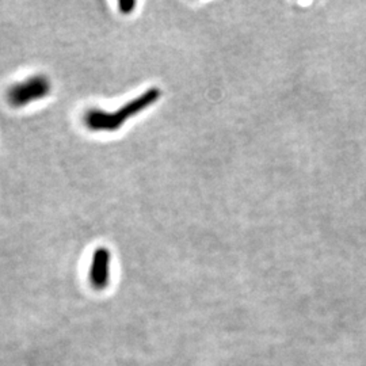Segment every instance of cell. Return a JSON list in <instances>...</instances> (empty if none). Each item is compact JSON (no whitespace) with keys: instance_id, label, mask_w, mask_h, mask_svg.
Listing matches in <instances>:
<instances>
[{"instance_id":"cell-3","label":"cell","mask_w":366,"mask_h":366,"mask_svg":"<svg viewBox=\"0 0 366 366\" xmlns=\"http://www.w3.org/2000/svg\"><path fill=\"white\" fill-rule=\"evenodd\" d=\"M110 263H112V254L109 248L98 247L92 252L90 282L94 289L102 290L107 288L110 281Z\"/></svg>"},{"instance_id":"cell-2","label":"cell","mask_w":366,"mask_h":366,"mask_svg":"<svg viewBox=\"0 0 366 366\" xmlns=\"http://www.w3.org/2000/svg\"><path fill=\"white\" fill-rule=\"evenodd\" d=\"M52 90L51 80L45 75H34L24 82L15 83L7 92V99L14 107H24L29 103L46 98Z\"/></svg>"},{"instance_id":"cell-4","label":"cell","mask_w":366,"mask_h":366,"mask_svg":"<svg viewBox=\"0 0 366 366\" xmlns=\"http://www.w3.org/2000/svg\"><path fill=\"white\" fill-rule=\"evenodd\" d=\"M136 4H137L136 1H120L119 7H120V11L122 14H130L134 10Z\"/></svg>"},{"instance_id":"cell-1","label":"cell","mask_w":366,"mask_h":366,"mask_svg":"<svg viewBox=\"0 0 366 366\" xmlns=\"http://www.w3.org/2000/svg\"><path fill=\"white\" fill-rule=\"evenodd\" d=\"M160 96L162 90L157 87H151L125 103L119 112L90 109L85 114V123L92 132H116L129 119L140 114L141 112L155 105L160 99Z\"/></svg>"}]
</instances>
